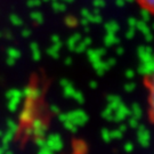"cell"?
Listing matches in <instances>:
<instances>
[{
	"label": "cell",
	"instance_id": "1",
	"mask_svg": "<svg viewBox=\"0 0 154 154\" xmlns=\"http://www.w3.org/2000/svg\"><path fill=\"white\" fill-rule=\"evenodd\" d=\"M145 87L147 90V110L151 121L154 123V64L145 75Z\"/></svg>",
	"mask_w": 154,
	"mask_h": 154
},
{
	"label": "cell",
	"instance_id": "2",
	"mask_svg": "<svg viewBox=\"0 0 154 154\" xmlns=\"http://www.w3.org/2000/svg\"><path fill=\"white\" fill-rule=\"evenodd\" d=\"M143 11L154 15V0H135Z\"/></svg>",
	"mask_w": 154,
	"mask_h": 154
}]
</instances>
